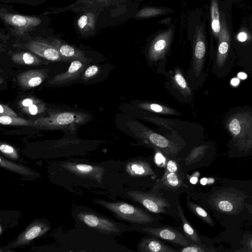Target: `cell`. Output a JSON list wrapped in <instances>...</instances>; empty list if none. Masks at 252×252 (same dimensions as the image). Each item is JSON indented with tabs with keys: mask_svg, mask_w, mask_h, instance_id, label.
<instances>
[{
	"mask_svg": "<svg viewBox=\"0 0 252 252\" xmlns=\"http://www.w3.org/2000/svg\"><path fill=\"white\" fill-rule=\"evenodd\" d=\"M172 33L171 29H169L159 34L153 41L148 53L150 61L156 62L163 57L170 44Z\"/></svg>",
	"mask_w": 252,
	"mask_h": 252,
	"instance_id": "obj_6",
	"label": "cell"
},
{
	"mask_svg": "<svg viewBox=\"0 0 252 252\" xmlns=\"http://www.w3.org/2000/svg\"><path fill=\"white\" fill-rule=\"evenodd\" d=\"M203 150V147H196L192 149L185 159L186 165H189L194 162L199 156L202 154Z\"/></svg>",
	"mask_w": 252,
	"mask_h": 252,
	"instance_id": "obj_30",
	"label": "cell"
},
{
	"mask_svg": "<svg viewBox=\"0 0 252 252\" xmlns=\"http://www.w3.org/2000/svg\"><path fill=\"white\" fill-rule=\"evenodd\" d=\"M172 80L175 88L183 95L186 97L191 95V90L180 69L175 70Z\"/></svg>",
	"mask_w": 252,
	"mask_h": 252,
	"instance_id": "obj_22",
	"label": "cell"
},
{
	"mask_svg": "<svg viewBox=\"0 0 252 252\" xmlns=\"http://www.w3.org/2000/svg\"><path fill=\"white\" fill-rule=\"evenodd\" d=\"M0 234H1V233H2V227H1V226H0Z\"/></svg>",
	"mask_w": 252,
	"mask_h": 252,
	"instance_id": "obj_48",
	"label": "cell"
},
{
	"mask_svg": "<svg viewBox=\"0 0 252 252\" xmlns=\"http://www.w3.org/2000/svg\"><path fill=\"white\" fill-rule=\"evenodd\" d=\"M206 53V43L202 27H197L193 43V68L196 76L200 74Z\"/></svg>",
	"mask_w": 252,
	"mask_h": 252,
	"instance_id": "obj_7",
	"label": "cell"
},
{
	"mask_svg": "<svg viewBox=\"0 0 252 252\" xmlns=\"http://www.w3.org/2000/svg\"><path fill=\"white\" fill-rule=\"evenodd\" d=\"M177 170L178 166L176 162L172 160H169L166 164L165 171L176 173Z\"/></svg>",
	"mask_w": 252,
	"mask_h": 252,
	"instance_id": "obj_40",
	"label": "cell"
},
{
	"mask_svg": "<svg viewBox=\"0 0 252 252\" xmlns=\"http://www.w3.org/2000/svg\"><path fill=\"white\" fill-rule=\"evenodd\" d=\"M142 230L153 236L182 246L189 245V243L181 233L171 228L144 227Z\"/></svg>",
	"mask_w": 252,
	"mask_h": 252,
	"instance_id": "obj_10",
	"label": "cell"
},
{
	"mask_svg": "<svg viewBox=\"0 0 252 252\" xmlns=\"http://www.w3.org/2000/svg\"><path fill=\"white\" fill-rule=\"evenodd\" d=\"M0 116L5 115L11 117H17L16 114L9 107L0 104Z\"/></svg>",
	"mask_w": 252,
	"mask_h": 252,
	"instance_id": "obj_36",
	"label": "cell"
},
{
	"mask_svg": "<svg viewBox=\"0 0 252 252\" xmlns=\"http://www.w3.org/2000/svg\"><path fill=\"white\" fill-rule=\"evenodd\" d=\"M108 0H76L70 6V9L76 12H84L99 8V6L107 2Z\"/></svg>",
	"mask_w": 252,
	"mask_h": 252,
	"instance_id": "obj_20",
	"label": "cell"
},
{
	"mask_svg": "<svg viewBox=\"0 0 252 252\" xmlns=\"http://www.w3.org/2000/svg\"><path fill=\"white\" fill-rule=\"evenodd\" d=\"M100 205L111 211L117 217L128 222L138 224H147L155 219L145 211L130 204L118 202H112L99 200Z\"/></svg>",
	"mask_w": 252,
	"mask_h": 252,
	"instance_id": "obj_2",
	"label": "cell"
},
{
	"mask_svg": "<svg viewBox=\"0 0 252 252\" xmlns=\"http://www.w3.org/2000/svg\"><path fill=\"white\" fill-rule=\"evenodd\" d=\"M84 113L64 112L53 113L35 120L32 126L39 128L57 129L75 127L87 121Z\"/></svg>",
	"mask_w": 252,
	"mask_h": 252,
	"instance_id": "obj_1",
	"label": "cell"
},
{
	"mask_svg": "<svg viewBox=\"0 0 252 252\" xmlns=\"http://www.w3.org/2000/svg\"><path fill=\"white\" fill-rule=\"evenodd\" d=\"M33 104V100L31 98H26L22 101V105L25 107H29Z\"/></svg>",
	"mask_w": 252,
	"mask_h": 252,
	"instance_id": "obj_43",
	"label": "cell"
},
{
	"mask_svg": "<svg viewBox=\"0 0 252 252\" xmlns=\"http://www.w3.org/2000/svg\"><path fill=\"white\" fill-rule=\"evenodd\" d=\"M96 21V15L93 9L83 12L77 22L79 30L83 35H90L94 32Z\"/></svg>",
	"mask_w": 252,
	"mask_h": 252,
	"instance_id": "obj_14",
	"label": "cell"
},
{
	"mask_svg": "<svg viewBox=\"0 0 252 252\" xmlns=\"http://www.w3.org/2000/svg\"><path fill=\"white\" fill-rule=\"evenodd\" d=\"M12 60L21 64L27 65H36L40 63V60L33 54L29 52H21L14 54Z\"/></svg>",
	"mask_w": 252,
	"mask_h": 252,
	"instance_id": "obj_24",
	"label": "cell"
},
{
	"mask_svg": "<svg viewBox=\"0 0 252 252\" xmlns=\"http://www.w3.org/2000/svg\"><path fill=\"white\" fill-rule=\"evenodd\" d=\"M25 46L33 53L48 60L60 61L62 57L56 48L50 43L40 39L31 40Z\"/></svg>",
	"mask_w": 252,
	"mask_h": 252,
	"instance_id": "obj_9",
	"label": "cell"
},
{
	"mask_svg": "<svg viewBox=\"0 0 252 252\" xmlns=\"http://www.w3.org/2000/svg\"><path fill=\"white\" fill-rule=\"evenodd\" d=\"M177 208L185 234L192 241L196 242H199V239L197 233L185 217L182 208L180 205L178 206Z\"/></svg>",
	"mask_w": 252,
	"mask_h": 252,
	"instance_id": "obj_25",
	"label": "cell"
},
{
	"mask_svg": "<svg viewBox=\"0 0 252 252\" xmlns=\"http://www.w3.org/2000/svg\"><path fill=\"white\" fill-rule=\"evenodd\" d=\"M0 150L1 153H3L6 156L13 159H17L18 155L16 150L12 146L3 144L0 146Z\"/></svg>",
	"mask_w": 252,
	"mask_h": 252,
	"instance_id": "obj_31",
	"label": "cell"
},
{
	"mask_svg": "<svg viewBox=\"0 0 252 252\" xmlns=\"http://www.w3.org/2000/svg\"><path fill=\"white\" fill-rule=\"evenodd\" d=\"M147 119L153 123L163 126L165 127H170L172 126V122L165 119H159L155 117H147Z\"/></svg>",
	"mask_w": 252,
	"mask_h": 252,
	"instance_id": "obj_34",
	"label": "cell"
},
{
	"mask_svg": "<svg viewBox=\"0 0 252 252\" xmlns=\"http://www.w3.org/2000/svg\"><path fill=\"white\" fill-rule=\"evenodd\" d=\"M221 29L219 35L217 62L219 67H221L227 56L229 45L230 34L224 15L221 16Z\"/></svg>",
	"mask_w": 252,
	"mask_h": 252,
	"instance_id": "obj_11",
	"label": "cell"
},
{
	"mask_svg": "<svg viewBox=\"0 0 252 252\" xmlns=\"http://www.w3.org/2000/svg\"><path fill=\"white\" fill-rule=\"evenodd\" d=\"M161 180L164 185L172 189L177 188L181 184V181L175 172L165 171Z\"/></svg>",
	"mask_w": 252,
	"mask_h": 252,
	"instance_id": "obj_27",
	"label": "cell"
},
{
	"mask_svg": "<svg viewBox=\"0 0 252 252\" xmlns=\"http://www.w3.org/2000/svg\"><path fill=\"white\" fill-rule=\"evenodd\" d=\"M49 41V43L59 51L62 57L80 60L84 58L83 53L71 45L53 37L50 38Z\"/></svg>",
	"mask_w": 252,
	"mask_h": 252,
	"instance_id": "obj_17",
	"label": "cell"
},
{
	"mask_svg": "<svg viewBox=\"0 0 252 252\" xmlns=\"http://www.w3.org/2000/svg\"><path fill=\"white\" fill-rule=\"evenodd\" d=\"M44 78V74L40 71L30 70L20 75L18 79L21 85L25 88H30L40 85Z\"/></svg>",
	"mask_w": 252,
	"mask_h": 252,
	"instance_id": "obj_18",
	"label": "cell"
},
{
	"mask_svg": "<svg viewBox=\"0 0 252 252\" xmlns=\"http://www.w3.org/2000/svg\"><path fill=\"white\" fill-rule=\"evenodd\" d=\"M49 229L48 225L42 222H35L31 225L17 239L15 246L26 244L33 239L40 236Z\"/></svg>",
	"mask_w": 252,
	"mask_h": 252,
	"instance_id": "obj_13",
	"label": "cell"
},
{
	"mask_svg": "<svg viewBox=\"0 0 252 252\" xmlns=\"http://www.w3.org/2000/svg\"><path fill=\"white\" fill-rule=\"evenodd\" d=\"M134 132L140 139L168 154H176L179 148L173 142L146 127L136 124Z\"/></svg>",
	"mask_w": 252,
	"mask_h": 252,
	"instance_id": "obj_4",
	"label": "cell"
},
{
	"mask_svg": "<svg viewBox=\"0 0 252 252\" xmlns=\"http://www.w3.org/2000/svg\"><path fill=\"white\" fill-rule=\"evenodd\" d=\"M98 71V67L97 66L93 65H92L85 70L84 75L86 78H90L95 75Z\"/></svg>",
	"mask_w": 252,
	"mask_h": 252,
	"instance_id": "obj_38",
	"label": "cell"
},
{
	"mask_svg": "<svg viewBox=\"0 0 252 252\" xmlns=\"http://www.w3.org/2000/svg\"><path fill=\"white\" fill-rule=\"evenodd\" d=\"M154 160L155 163L159 167L164 166L166 163V158L163 154L157 151L155 155Z\"/></svg>",
	"mask_w": 252,
	"mask_h": 252,
	"instance_id": "obj_35",
	"label": "cell"
},
{
	"mask_svg": "<svg viewBox=\"0 0 252 252\" xmlns=\"http://www.w3.org/2000/svg\"><path fill=\"white\" fill-rule=\"evenodd\" d=\"M127 194L133 200L139 203L150 212L163 213L170 207L169 202L164 198L142 191L130 190Z\"/></svg>",
	"mask_w": 252,
	"mask_h": 252,
	"instance_id": "obj_5",
	"label": "cell"
},
{
	"mask_svg": "<svg viewBox=\"0 0 252 252\" xmlns=\"http://www.w3.org/2000/svg\"><path fill=\"white\" fill-rule=\"evenodd\" d=\"M251 246L252 247V241H251Z\"/></svg>",
	"mask_w": 252,
	"mask_h": 252,
	"instance_id": "obj_49",
	"label": "cell"
},
{
	"mask_svg": "<svg viewBox=\"0 0 252 252\" xmlns=\"http://www.w3.org/2000/svg\"><path fill=\"white\" fill-rule=\"evenodd\" d=\"M164 12V10L157 8H145L140 10L136 15V17L146 18L156 16Z\"/></svg>",
	"mask_w": 252,
	"mask_h": 252,
	"instance_id": "obj_29",
	"label": "cell"
},
{
	"mask_svg": "<svg viewBox=\"0 0 252 252\" xmlns=\"http://www.w3.org/2000/svg\"><path fill=\"white\" fill-rule=\"evenodd\" d=\"M208 179L206 178H202L200 181V184L202 185H206L207 183Z\"/></svg>",
	"mask_w": 252,
	"mask_h": 252,
	"instance_id": "obj_47",
	"label": "cell"
},
{
	"mask_svg": "<svg viewBox=\"0 0 252 252\" xmlns=\"http://www.w3.org/2000/svg\"><path fill=\"white\" fill-rule=\"evenodd\" d=\"M0 123L4 125L29 126L30 125V122L25 119L5 115L0 116Z\"/></svg>",
	"mask_w": 252,
	"mask_h": 252,
	"instance_id": "obj_28",
	"label": "cell"
},
{
	"mask_svg": "<svg viewBox=\"0 0 252 252\" xmlns=\"http://www.w3.org/2000/svg\"><path fill=\"white\" fill-rule=\"evenodd\" d=\"M126 172L131 176L141 177L151 176L154 172L149 163L136 160L128 162L126 166Z\"/></svg>",
	"mask_w": 252,
	"mask_h": 252,
	"instance_id": "obj_15",
	"label": "cell"
},
{
	"mask_svg": "<svg viewBox=\"0 0 252 252\" xmlns=\"http://www.w3.org/2000/svg\"><path fill=\"white\" fill-rule=\"evenodd\" d=\"M180 251L182 252H205V250L197 245H188L186 246H184Z\"/></svg>",
	"mask_w": 252,
	"mask_h": 252,
	"instance_id": "obj_37",
	"label": "cell"
},
{
	"mask_svg": "<svg viewBox=\"0 0 252 252\" xmlns=\"http://www.w3.org/2000/svg\"><path fill=\"white\" fill-rule=\"evenodd\" d=\"M63 166L76 174L93 177L100 182L104 172V169L101 167L85 164L65 163Z\"/></svg>",
	"mask_w": 252,
	"mask_h": 252,
	"instance_id": "obj_12",
	"label": "cell"
},
{
	"mask_svg": "<svg viewBox=\"0 0 252 252\" xmlns=\"http://www.w3.org/2000/svg\"><path fill=\"white\" fill-rule=\"evenodd\" d=\"M188 206L190 208L191 210L195 213L198 216L205 219L206 220H209V217L207 213L203 208L191 202H189Z\"/></svg>",
	"mask_w": 252,
	"mask_h": 252,
	"instance_id": "obj_32",
	"label": "cell"
},
{
	"mask_svg": "<svg viewBox=\"0 0 252 252\" xmlns=\"http://www.w3.org/2000/svg\"><path fill=\"white\" fill-rule=\"evenodd\" d=\"M35 0H0L1 2H16L31 4L32 3V1H34Z\"/></svg>",
	"mask_w": 252,
	"mask_h": 252,
	"instance_id": "obj_41",
	"label": "cell"
},
{
	"mask_svg": "<svg viewBox=\"0 0 252 252\" xmlns=\"http://www.w3.org/2000/svg\"><path fill=\"white\" fill-rule=\"evenodd\" d=\"M0 18L11 32L19 36L28 34L41 23V19L36 16L11 13L3 8L0 11Z\"/></svg>",
	"mask_w": 252,
	"mask_h": 252,
	"instance_id": "obj_3",
	"label": "cell"
},
{
	"mask_svg": "<svg viewBox=\"0 0 252 252\" xmlns=\"http://www.w3.org/2000/svg\"><path fill=\"white\" fill-rule=\"evenodd\" d=\"M78 218L90 227L107 233H117L120 229L114 222L92 213H80Z\"/></svg>",
	"mask_w": 252,
	"mask_h": 252,
	"instance_id": "obj_8",
	"label": "cell"
},
{
	"mask_svg": "<svg viewBox=\"0 0 252 252\" xmlns=\"http://www.w3.org/2000/svg\"><path fill=\"white\" fill-rule=\"evenodd\" d=\"M238 77L241 79H245L247 78V75L245 73L239 72L238 74Z\"/></svg>",
	"mask_w": 252,
	"mask_h": 252,
	"instance_id": "obj_46",
	"label": "cell"
},
{
	"mask_svg": "<svg viewBox=\"0 0 252 252\" xmlns=\"http://www.w3.org/2000/svg\"><path fill=\"white\" fill-rule=\"evenodd\" d=\"M218 206L219 208L223 212H229L233 208V204L228 200H222L218 202Z\"/></svg>",
	"mask_w": 252,
	"mask_h": 252,
	"instance_id": "obj_33",
	"label": "cell"
},
{
	"mask_svg": "<svg viewBox=\"0 0 252 252\" xmlns=\"http://www.w3.org/2000/svg\"><path fill=\"white\" fill-rule=\"evenodd\" d=\"M137 106L143 110L160 114L176 115L178 114L172 108L155 103L142 102L138 103Z\"/></svg>",
	"mask_w": 252,
	"mask_h": 252,
	"instance_id": "obj_21",
	"label": "cell"
},
{
	"mask_svg": "<svg viewBox=\"0 0 252 252\" xmlns=\"http://www.w3.org/2000/svg\"><path fill=\"white\" fill-rule=\"evenodd\" d=\"M210 12L212 32L214 36L218 38L221 29L218 0H211Z\"/></svg>",
	"mask_w": 252,
	"mask_h": 252,
	"instance_id": "obj_19",
	"label": "cell"
},
{
	"mask_svg": "<svg viewBox=\"0 0 252 252\" xmlns=\"http://www.w3.org/2000/svg\"><path fill=\"white\" fill-rule=\"evenodd\" d=\"M239 82H240L239 80L236 78H233L231 81V83L232 85H233L234 86H236L238 85V84H239Z\"/></svg>",
	"mask_w": 252,
	"mask_h": 252,
	"instance_id": "obj_44",
	"label": "cell"
},
{
	"mask_svg": "<svg viewBox=\"0 0 252 252\" xmlns=\"http://www.w3.org/2000/svg\"><path fill=\"white\" fill-rule=\"evenodd\" d=\"M83 66V64L80 61L74 60L71 62L67 71L63 74L57 76L53 81L62 82L71 79L79 73Z\"/></svg>",
	"mask_w": 252,
	"mask_h": 252,
	"instance_id": "obj_23",
	"label": "cell"
},
{
	"mask_svg": "<svg viewBox=\"0 0 252 252\" xmlns=\"http://www.w3.org/2000/svg\"><path fill=\"white\" fill-rule=\"evenodd\" d=\"M189 181L192 184H196L198 182V178L195 176H192L190 178Z\"/></svg>",
	"mask_w": 252,
	"mask_h": 252,
	"instance_id": "obj_45",
	"label": "cell"
},
{
	"mask_svg": "<svg viewBox=\"0 0 252 252\" xmlns=\"http://www.w3.org/2000/svg\"><path fill=\"white\" fill-rule=\"evenodd\" d=\"M138 251L142 252H174L176 250L170 248L154 238H147L142 239L138 244Z\"/></svg>",
	"mask_w": 252,
	"mask_h": 252,
	"instance_id": "obj_16",
	"label": "cell"
},
{
	"mask_svg": "<svg viewBox=\"0 0 252 252\" xmlns=\"http://www.w3.org/2000/svg\"><path fill=\"white\" fill-rule=\"evenodd\" d=\"M248 38L247 34L244 32H239L237 35V38L239 41L243 42L247 40Z\"/></svg>",
	"mask_w": 252,
	"mask_h": 252,
	"instance_id": "obj_42",
	"label": "cell"
},
{
	"mask_svg": "<svg viewBox=\"0 0 252 252\" xmlns=\"http://www.w3.org/2000/svg\"><path fill=\"white\" fill-rule=\"evenodd\" d=\"M0 164L1 167L23 175H30L33 173L32 170L24 166L8 161L1 157H0Z\"/></svg>",
	"mask_w": 252,
	"mask_h": 252,
	"instance_id": "obj_26",
	"label": "cell"
},
{
	"mask_svg": "<svg viewBox=\"0 0 252 252\" xmlns=\"http://www.w3.org/2000/svg\"><path fill=\"white\" fill-rule=\"evenodd\" d=\"M25 110L27 112L28 111L31 115H34L43 111L44 109L43 107L39 108L37 105L33 104L29 107L25 108Z\"/></svg>",
	"mask_w": 252,
	"mask_h": 252,
	"instance_id": "obj_39",
	"label": "cell"
}]
</instances>
